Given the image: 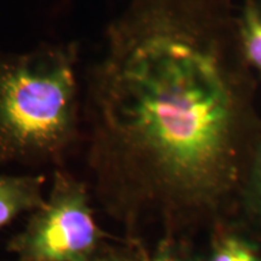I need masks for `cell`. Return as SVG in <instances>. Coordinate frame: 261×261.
<instances>
[{"instance_id": "1", "label": "cell", "mask_w": 261, "mask_h": 261, "mask_svg": "<svg viewBox=\"0 0 261 261\" xmlns=\"http://www.w3.org/2000/svg\"><path fill=\"white\" fill-rule=\"evenodd\" d=\"M205 0H129L85 81L94 203L145 246L211 217L234 177L237 104Z\"/></svg>"}, {"instance_id": "2", "label": "cell", "mask_w": 261, "mask_h": 261, "mask_svg": "<svg viewBox=\"0 0 261 261\" xmlns=\"http://www.w3.org/2000/svg\"><path fill=\"white\" fill-rule=\"evenodd\" d=\"M77 62L75 42L0 52V165L64 168L81 136Z\"/></svg>"}, {"instance_id": "3", "label": "cell", "mask_w": 261, "mask_h": 261, "mask_svg": "<svg viewBox=\"0 0 261 261\" xmlns=\"http://www.w3.org/2000/svg\"><path fill=\"white\" fill-rule=\"evenodd\" d=\"M87 180L57 168L44 203L6 242L15 261H90L112 236L99 226Z\"/></svg>"}, {"instance_id": "4", "label": "cell", "mask_w": 261, "mask_h": 261, "mask_svg": "<svg viewBox=\"0 0 261 261\" xmlns=\"http://www.w3.org/2000/svg\"><path fill=\"white\" fill-rule=\"evenodd\" d=\"M45 184L46 177L41 173L21 175L0 173V230L44 203Z\"/></svg>"}, {"instance_id": "5", "label": "cell", "mask_w": 261, "mask_h": 261, "mask_svg": "<svg viewBox=\"0 0 261 261\" xmlns=\"http://www.w3.org/2000/svg\"><path fill=\"white\" fill-rule=\"evenodd\" d=\"M240 32L244 56L261 74V5L254 0L244 5Z\"/></svg>"}, {"instance_id": "6", "label": "cell", "mask_w": 261, "mask_h": 261, "mask_svg": "<svg viewBox=\"0 0 261 261\" xmlns=\"http://www.w3.org/2000/svg\"><path fill=\"white\" fill-rule=\"evenodd\" d=\"M202 261H261V256L252 243L228 233L214 241L210 254Z\"/></svg>"}, {"instance_id": "7", "label": "cell", "mask_w": 261, "mask_h": 261, "mask_svg": "<svg viewBox=\"0 0 261 261\" xmlns=\"http://www.w3.org/2000/svg\"><path fill=\"white\" fill-rule=\"evenodd\" d=\"M148 256L144 244L120 237L110 241L90 261H146Z\"/></svg>"}, {"instance_id": "8", "label": "cell", "mask_w": 261, "mask_h": 261, "mask_svg": "<svg viewBox=\"0 0 261 261\" xmlns=\"http://www.w3.org/2000/svg\"><path fill=\"white\" fill-rule=\"evenodd\" d=\"M146 261H202L175 237H161Z\"/></svg>"}, {"instance_id": "9", "label": "cell", "mask_w": 261, "mask_h": 261, "mask_svg": "<svg viewBox=\"0 0 261 261\" xmlns=\"http://www.w3.org/2000/svg\"><path fill=\"white\" fill-rule=\"evenodd\" d=\"M252 192L257 211L261 214V145L257 150L252 171Z\"/></svg>"}]
</instances>
